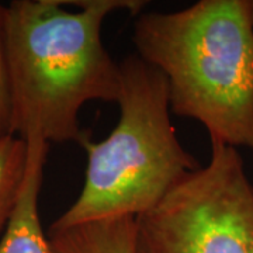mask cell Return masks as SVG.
<instances>
[{
	"label": "cell",
	"instance_id": "obj_3",
	"mask_svg": "<svg viewBox=\"0 0 253 253\" xmlns=\"http://www.w3.org/2000/svg\"><path fill=\"white\" fill-rule=\"evenodd\" d=\"M120 117L107 138L81 139L87 155L84 183L49 231L109 218L134 217L155 207L199 161L180 144L170 121L168 83L138 55L120 62Z\"/></svg>",
	"mask_w": 253,
	"mask_h": 253
},
{
	"label": "cell",
	"instance_id": "obj_9",
	"mask_svg": "<svg viewBox=\"0 0 253 253\" xmlns=\"http://www.w3.org/2000/svg\"><path fill=\"white\" fill-rule=\"evenodd\" d=\"M251 7H252V26H253V0H251Z\"/></svg>",
	"mask_w": 253,
	"mask_h": 253
},
{
	"label": "cell",
	"instance_id": "obj_7",
	"mask_svg": "<svg viewBox=\"0 0 253 253\" xmlns=\"http://www.w3.org/2000/svg\"><path fill=\"white\" fill-rule=\"evenodd\" d=\"M27 163V141L17 135L0 139V238L17 201Z\"/></svg>",
	"mask_w": 253,
	"mask_h": 253
},
{
	"label": "cell",
	"instance_id": "obj_1",
	"mask_svg": "<svg viewBox=\"0 0 253 253\" xmlns=\"http://www.w3.org/2000/svg\"><path fill=\"white\" fill-rule=\"evenodd\" d=\"M13 0L6 6V49L13 135L76 142L87 132L79 111L89 101H116L121 71L101 40L114 11L142 14L144 0Z\"/></svg>",
	"mask_w": 253,
	"mask_h": 253
},
{
	"label": "cell",
	"instance_id": "obj_2",
	"mask_svg": "<svg viewBox=\"0 0 253 253\" xmlns=\"http://www.w3.org/2000/svg\"><path fill=\"white\" fill-rule=\"evenodd\" d=\"M138 56L162 73L170 110L201 123L211 142L253 149L251 0H200L135 18Z\"/></svg>",
	"mask_w": 253,
	"mask_h": 253
},
{
	"label": "cell",
	"instance_id": "obj_8",
	"mask_svg": "<svg viewBox=\"0 0 253 253\" xmlns=\"http://www.w3.org/2000/svg\"><path fill=\"white\" fill-rule=\"evenodd\" d=\"M13 135V103L6 49V6L0 4V139Z\"/></svg>",
	"mask_w": 253,
	"mask_h": 253
},
{
	"label": "cell",
	"instance_id": "obj_4",
	"mask_svg": "<svg viewBox=\"0 0 253 253\" xmlns=\"http://www.w3.org/2000/svg\"><path fill=\"white\" fill-rule=\"evenodd\" d=\"M135 224V253H253V184L241 154L211 142L207 165Z\"/></svg>",
	"mask_w": 253,
	"mask_h": 253
},
{
	"label": "cell",
	"instance_id": "obj_6",
	"mask_svg": "<svg viewBox=\"0 0 253 253\" xmlns=\"http://www.w3.org/2000/svg\"><path fill=\"white\" fill-rule=\"evenodd\" d=\"M136 224L134 217L86 222L49 231L52 253H135Z\"/></svg>",
	"mask_w": 253,
	"mask_h": 253
},
{
	"label": "cell",
	"instance_id": "obj_5",
	"mask_svg": "<svg viewBox=\"0 0 253 253\" xmlns=\"http://www.w3.org/2000/svg\"><path fill=\"white\" fill-rule=\"evenodd\" d=\"M26 141V172L17 201L0 238V253H52L38 214V199L49 144L38 134L28 135Z\"/></svg>",
	"mask_w": 253,
	"mask_h": 253
}]
</instances>
